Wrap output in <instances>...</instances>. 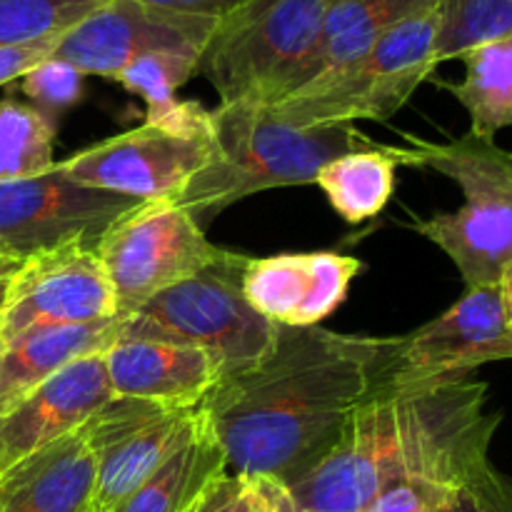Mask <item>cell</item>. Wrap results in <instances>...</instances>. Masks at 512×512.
<instances>
[{
    "label": "cell",
    "instance_id": "cell-1",
    "mask_svg": "<svg viewBox=\"0 0 512 512\" xmlns=\"http://www.w3.org/2000/svg\"><path fill=\"white\" fill-rule=\"evenodd\" d=\"M385 345L388 338L280 325L273 353L200 405L228 473L285 488L303 480L380 388Z\"/></svg>",
    "mask_w": 512,
    "mask_h": 512
},
{
    "label": "cell",
    "instance_id": "cell-2",
    "mask_svg": "<svg viewBox=\"0 0 512 512\" xmlns=\"http://www.w3.org/2000/svg\"><path fill=\"white\" fill-rule=\"evenodd\" d=\"M473 378L380 388L350 415L330 453L288 493L298 512H360L398 480L458 488L490 463L500 413Z\"/></svg>",
    "mask_w": 512,
    "mask_h": 512
},
{
    "label": "cell",
    "instance_id": "cell-3",
    "mask_svg": "<svg viewBox=\"0 0 512 512\" xmlns=\"http://www.w3.org/2000/svg\"><path fill=\"white\" fill-rule=\"evenodd\" d=\"M213 160L185 185L178 203L200 228L248 195L285 185H310L330 160L373 148L375 140L355 125L295 128L273 105L220 103L210 110Z\"/></svg>",
    "mask_w": 512,
    "mask_h": 512
},
{
    "label": "cell",
    "instance_id": "cell-4",
    "mask_svg": "<svg viewBox=\"0 0 512 512\" xmlns=\"http://www.w3.org/2000/svg\"><path fill=\"white\" fill-rule=\"evenodd\" d=\"M390 155L395 165L430 168L463 190V208L418 220L413 230L453 260L465 288L500 285L512 263V153L468 133L450 143L410 138Z\"/></svg>",
    "mask_w": 512,
    "mask_h": 512
},
{
    "label": "cell",
    "instance_id": "cell-5",
    "mask_svg": "<svg viewBox=\"0 0 512 512\" xmlns=\"http://www.w3.org/2000/svg\"><path fill=\"white\" fill-rule=\"evenodd\" d=\"M330 0H240L218 20L198 73L220 103L275 105L303 88Z\"/></svg>",
    "mask_w": 512,
    "mask_h": 512
},
{
    "label": "cell",
    "instance_id": "cell-6",
    "mask_svg": "<svg viewBox=\"0 0 512 512\" xmlns=\"http://www.w3.org/2000/svg\"><path fill=\"white\" fill-rule=\"evenodd\" d=\"M248 255L163 290L125 318L118 338L165 340L198 348L218 365L220 383L258 368L278 343L280 325L245 300L240 288Z\"/></svg>",
    "mask_w": 512,
    "mask_h": 512
},
{
    "label": "cell",
    "instance_id": "cell-7",
    "mask_svg": "<svg viewBox=\"0 0 512 512\" xmlns=\"http://www.w3.org/2000/svg\"><path fill=\"white\" fill-rule=\"evenodd\" d=\"M440 5L413 15L383 35L353 63L310 80L273 105L295 128L385 123L430 78L438 60Z\"/></svg>",
    "mask_w": 512,
    "mask_h": 512
},
{
    "label": "cell",
    "instance_id": "cell-8",
    "mask_svg": "<svg viewBox=\"0 0 512 512\" xmlns=\"http://www.w3.org/2000/svg\"><path fill=\"white\" fill-rule=\"evenodd\" d=\"M125 318L163 290L245 255L210 243L198 220L173 198L145 200L115 220L95 245Z\"/></svg>",
    "mask_w": 512,
    "mask_h": 512
},
{
    "label": "cell",
    "instance_id": "cell-9",
    "mask_svg": "<svg viewBox=\"0 0 512 512\" xmlns=\"http://www.w3.org/2000/svg\"><path fill=\"white\" fill-rule=\"evenodd\" d=\"M498 360H512V325L500 285L468 288L443 315L388 338L380 388L470 378L480 365Z\"/></svg>",
    "mask_w": 512,
    "mask_h": 512
},
{
    "label": "cell",
    "instance_id": "cell-10",
    "mask_svg": "<svg viewBox=\"0 0 512 512\" xmlns=\"http://www.w3.org/2000/svg\"><path fill=\"white\" fill-rule=\"evenodd\" d=\"M208 118L185 128L143 123L98 145L58 160L70 180L135 200L178 198L185 185L213 160Z\"/></svg>",
    "mask_w": 512,
    "mask_h": 512
},
{
    "label": "cell",
    "instance_id": "cell-11",
    "mask_svg": "<svg viewBox=\"0 0 512 512\" xmlns=\"http://www.w3.org/2000/svg\"><path fill=\"white\" fill-rule=\"evenodd\" d=\"M143 200L88 188L55 163L33 178L0 183V255L30 260L55 250L90 245Z\"/></svg>",
    "mask_w": 512,
    "mask_h": 512
},
{
    "label": "cell",
    "instance_id": "cell-12",
    "mask_svg": "<svg viewBox=\"0 0 512 512\" xmlns=\"http://www.w3.org/2000/svg\"><path fill=\"white\" fill-rule=\"evenodd\" d=\"M203 428L200 408H163L113 395L80 428L98 465L93 512H110L123 503Z\"/></svg>",
    "mask_w": 512,
    "mask_h": 512
},
{
    "label": "cell",
    "instance_id": "cell-13",
    "mask_svg": "<svg viewBox=\"0 0 512 512\" xmlns=\"http://www.w3.org/2000/svg\"><path fill=\"white\" fill-rule=\"evenodd\" d=\"M218 18L175 13L140 0H103L63 33L53 58L80 73L115 80L133 60L155 53L203 55Z\"/></svg>",
    "mask_w": 512,
    "mask_h": 512
},
{
    "label": "cell",
    "instance_id": "cell-14",
    "mask_svg": "<svg viewBox=\"0 0 512 512\" xmlns=\"http://www.w3.org/2000/svg\"><path fill=\"white\" fill-rule=\"evenodd\" d=\"M118 320V298L90 245L23 260L0 305V340L48 325Z\"/></svg>",
    "mask_w": 512,
    "mask_h": 512
},
{
    "label": "cell",
    "instance_id": "cell-15",
    "mask_svg": "<svg viewBox=\"0 0 512 512\" xmlns=\"http://www.w3.org/2000/svg\"><path fill=\"white\" fill-rule=\"evenodd\" d=\"M365 270L353 255L315 250L248 258L240 288L245 300L270 323L315 328L348 298L350 283Z\"/></svg>",
    "mask_w": 512,
    "mask_h": 512
},
{
    "label": "cell",
    "instance_id": "cell-16",
    "mask_svg": "<svg viewBox=\"0 0 512 512\" xmlns=\"http://www.w3.org/2000/svg\"><path fill=\"white\" fill-rule=\"evenodd\" d=\"M113 398L103 353L75 360L0 418V478L30 455L78 433Z\"/></svg>",
    "mask_w": 512,
    "mask_h": 512
},
{
    "label": "cell",
    "instance_id": "cell-17",
    "mask_svg": "<svg viewBox=\"0 0 512 512\" xmlns=\"http://www.w3.org/2000/svg\"><path fill=\"white\" fill-rule=\"evenodd\" d=\"M103 360L115 398L163 408H200L220 383L218 365L208 353L165 340L115 335Z\"/></svg>",
    "mask_w": 512,
    "mask_h": 512
},
{
    "label": "cell",
    "instance_id": "cell-18",
    "mask_svg": "<svg viewBox=\"0 0 512 512\" xmlns=\"http://www.w3.org/2000/svg\"><path fill=\"white\" fill-rule=\"evenodd\" d=\"M95 478V455L78 430L0 478V512H93Z\"/></svg>",
    "mask_w": 512,
    "mask_h": 512
},
{
    "label": "cell",
    "instance_id": "cell-19",
    "mask_svg": "<svg viewBox=\"0 0 512 512\" xmlns=\"http://www.w3.org/2000/svg\"><path fill=\"white\" fill-rule=\"evenodd\" d=\"M118 320L95 325H48L0 340V418L40 385L88 355L115 343Z\"/></svg>",
    "mask_w": 512,
    "mask_h": 512
},
{
    "label": "cell",
    "instance_id": "cell-20",
    "mask_svg": "<svg viewBox=\"0 0 512 512\" xmlns=\"http://www.w3.org/2000/svg\"><path fill=\"white\" fill-rule=\"evenodd\" d=\"M438 5L440 0H330L305 83L353 63L395 25Z\"/></svg>",
    "mask_w": 512,
    "mask_h": 512
},
{
    "label": "cell",
    "instance_id": "cell-21",
    "mask_svg": "<svg viewBox=\"0 0 512 512\" xmlns=\"http://www.w3.org/2000/svg\"><path fill=\"white\" fill-rule=\"evenodd\" d=\"M228 475L225 453L205 428L110 512H190Z\"/></svg>",
    "mask_w": 512,
    "mask_h": 512
},
{
    "label": "cell",
    "instance_id": "cell-22",
    "mask_svg": "<svg viewBox=\"0 0 512 512\" xmlns=\"http://www.w3.org/2000/svg\"><path fill=\"white\" fill-rule=\"evenodd\" d=\"M458 60L465 63L463 80L440 85L470 113V135L495 140L512 128V35L470 48Z\"/></svg>",
    "mask_w": 512,
    "mask_h": 512
},
{
    "label": "cell",
    "instance_id": "cell-23",
    "mask_svg": "<svg viewBox=\"0 0 512 512\" xmlns=\"http://www.w3.org/2000/svg\"><path fill=\"white\" fill-rule=\"evenodd\" d=\"M395 160L390 145L353 150L330 160L315 175L335 213L350 225L383 213L395 190Z\"/></svg>",
    "mask_w": 512,
    "mask_h": 512
},
{
    "label": "cell",
    "instance_id": "cell-24",
    "mask_svg": "<svg viewBox=\"0 0 512 512\" xmlns=\"http://www.w3.org/2000/svg\"><path fill=\"white\" fill-rule=\"evenodd\" d=\"M55 163V120L30 103L0 100V183L33 178Z\"/></svg>",
    "mask_w": 512,
    "mask_h": 512
},
{
    "label": "cell",
    "instance_id": "cell-25",
    "mask_svg": "<svg viewBox=\"0 0 512 512\" xmlns=\"http://www.w3.org/2000/svg\"><path fill=\"white\" fill-rule=\"evenodd\" d=\"M512 35V0H440L435 60H458L470 48Z\"/></svg>",
    "mask_w": 512,
    "mask_h": 512
},
{
    "label": "cell",
    "instance_id": "cell-26",
    "mask_svg": "<svg viewBox=\"0 0 512 512\" xmlns=\"http://www.w3.org/2000/svg\"><path fill=\"white\" fill-rule=\"evenodd\" d=\"M198 55L180 53H155L133 60L118 73V83L130 93H138L145 100L148 118L145 123H163L180 100L175 98L178 88H183L198 73Z\"/></svg>",
    "mask_w": 512,
    "mask_h": 512
},
{
    "label": "cell",
    "instance_id": "cell-27",
    "mask_svg": "<svg viewBox=\"0 0 512 512\" xmlns=\"http://www.w3.org/2000/svg\"><path fill=\"white\" fill-rule=\"evenodd\" d=\"M103 0H0V50L68 33Z\"/></svg>",
    "mask_w": 512,
    "mask_h": 512
},
{
    "label": "cell",
    "instance_id": "cell-28",
    "mask_svg": "<svg viewBox=\"0 0 512 512\" xmlns=\"http://www.w3.org/2000/svg\"><path fill=\"white\" fill-rule=\"evenodd\" d=\"M195 512H298L288 488L270 478L225 475Z\"/></svg>",
    "mask_w": 512,
    "mask_h": 512
},
{
    "label": "cell",
    "instance_id": "cell-29",
    "mask_svg": "<svg viewBox=\"0 0 512 512\" xmlns=\"http://www.w3.org/2000/svg\"><path fill=\"white\" fill-rule=\"evenodd\" d=\"M20 88L30 98L33 108L55 120L60 113L80 103L85 90V75L65 60L50 55L20 78Z\"/></svg>",
    "mask_w": 512,
    "mask_h": 512
},
{
    "label": "cell",
    "instance_id": "cell-30",
    "mask_svg": "<svg viewBox=\"0 0 512 512\" xmlns=\"http://www.w3.org/2000/svg\"><path fill=\"white\" fill-rule=\"evenodd\" d=\"M438 512H512V480L493 463L450 490Z\"/></svg>",
    "mask_w": 512,
    "mask_h": 512
},
{
    "label": "cell",
    "instance_id": "cell-31",
    "mask_svg": "<svg viewBox=\"0 0 512 512\" xmlns=\"http://www.w3.org/2000/svg\"><path fill=\"white\" fill-rule=\"evenodd\" d=\"M450 490L428 480H398L380 490L360 512H438Z\"/></svg>",
    "mask_w": 512,
    "mask_h": 512
},
{
    "label": "cell",
    "instance_id": "cell-32",
    "mask_svg": "<svg viewBox=\"0 0 512 512\" xmlns=\"http://www.w3.org/2000/svg\"><path fill=\"white\" fill-rule=\"evenodd\" d=\"M60 38H63V35H50V38L35 40V43L0 50V85L20 80L30 68H35L40 60L50 58V55L55 53V48H58Z\"/></svg>",
    "mask_w": 512,
    "mask_h": 512
},
{
    "label": "cell",
    "instance_id": "cell-33",
    "mask_svg": "<svg viewBox=\"0 0 512 512\" xmlns=\"http://www.w3.org/2000/svg\"><path fill=\"white\" fill-rule=\"evenodd\" d=\"M140 3L155 5V8L175 10L185 15H200V18H223L240 0H140Z\"/></svg>",
    "mask_w": 512,
    "mask_h": 512
},
{
    "label": "cell",
    "instance_id": "cell-34",
    "mask_svg": "<svg viewBox=\"0 0 512 512\" xmlns=\"http://www.w3.org/2000/svg\"><path fill=\"white\" fill-rule=\"evenodd\" d=\"M20 265H23V260L8 258V255H0V305H3L5 293H8L10 283H13L15 273L20 270Z\"/></svg>",
    "mask_w": 512,
    "mask_h": 512
},
{
    "label": "cell",
    "instance_id": "cell-35",
    "mask_svg": "<svg viewBox=\"0 0 512 512\" xmlns=\"http://www.w3.org/2000/svg\"><path fill=\"white\" fill-rule=\"evenodd\" d=\"M500 295H503L505 313H508V320L512 325V263L508 265V270L503 273V278H500Z\"/></svg>",
    "mask_w": 512,
    "mask_h": 512
},
{
    "label": "cell",
    "instance_id": "cell-36",
    "mask_svg": "<svg viewBox=\"0 0 512 512\" xmlns=\"http://www.w3.org/2000/svg\"><path fill=\"white\" fill-rule=\"evenodd\" d=\"M205 500V498H203ZM198 508H200V505H198ZM198 508H193V510H190V512H195V510H198Z\"/></svg>",
    "mask_w": 512,
    "mask_h": 512
}]
</instances>
